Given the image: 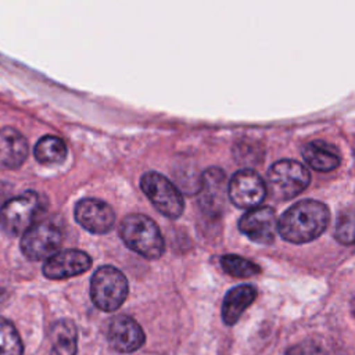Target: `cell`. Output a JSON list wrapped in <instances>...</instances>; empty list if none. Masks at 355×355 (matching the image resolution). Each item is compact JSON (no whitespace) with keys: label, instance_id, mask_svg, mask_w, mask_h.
Returning <instances> with one entry per match:
<instances>
[{"label":"cell","instance_id":"21","mask_svg":"<svg viewBox=\"0 0 355 355\" xmlns=\"http://www.w3.org/2000/svg\"><path fill=\"white\" fill-rule=\"evenodd\" d=\"M336 237L343 244H352L354 243V218L352 212L343 214L338 218L337 227H336Z\"/></svg>","mask_w":355,"mask_h":355},{"label":"cell","instance_id":"9","mask_svg":"<svg viewBox=\"0 0 355 355\" xmlns=\"http://www.w3.org/2000/svg\"><path fill=\"white\" fill-rule=\"evenodd\" d=\"M227 180L225 172L218 166H211L200 176L198 204L209 216H219L226 205Z\"/></svg>","mask_w":355,"mask_h":355},{"label":"cell","instance_id":"11","mask_svg":"<svg viewBox=\"0 0 355 355\" xmlns=\"http://www.w3.org/2000/svg\"><path fill=\"white\" fill-rule=\"evenodd\" d=\"M75 219L86 230L105 234L114 226L115 212L103 200L83 198L75 205Z\"/></svg>","mask_w":355,"mask_h":355},{"label":"cell","instance_id":"4","mask_svg":"<svg viewBox=\"0 0 355 355\" xmlns=\"http://www.w3.org/2000/svg\"><path fill=\"white\" fill-rule=\"evenodd\" d=\"M311 182L308 169L294 159H280L268 171V187L270 196L284 201L297 197Z\"/></svg>","mask_w":355,"mask_h":355},{"label":"cell","instance_id":"7","mask_svg":"<svg viewBox=\"0 0 355 355\" xmlns=\"http://www.w3.org/2000/svg\"><path fill=\"white\" fill-rule=\"evenodd\" d=\"M62 243V233L51 222L33 223L21 239V250L24 255L31 261L49 259Z\"/></svg>","mask_w":355,"mask_h":355},{"label":"cell","instance_id":"1","mask_svg":"<svg viewBox=\"0 0 355 355\" xmlns=\"http://www.w3.org/2000/svg\"><path fill=\"white\" fill-rule=\"evenodd\" d=\"M330 222L329 208L316 200L293 204L277 220V232L286 241L302 244L318 239Z\"/></svg>","mask_w":355,"mask_h":355},{"label":"cell","instance_id":"13","mask_svg":"<svg viewBox=\"0 0 355 355\" xmlns=\"http://www.w3.org/2000/svg\"><path fill=\"white\" fill-rule=\"evenodd\" d=\"M92 266V258L80 250L69 248L55 252L46 259L43 265V275L49 279L61 280L85 273Z\"/></svg>","mask_w":355,"mask_h":355},{"label":"cell","instance_id":"8","mask_svg":"<svg viewBox=\"0 0 355 355\" xmlns=\"http://www.w3.org/2000/svg\"><path fill=\"white\" fill-rule=\"evenodd\" d=\"M227 196L236 207L252 209L263 201L266 196V184L255 171L240 169L227 183Z\"/></svg>","mask_w":355,"mask_h":355},{"label":"cell","instance_id":"18","mask_svg":"<svg viewBox=\"0 0 355 355\" xmlns=\"http://www.w3.org/2000/svg\"><path fill=\"white\" fill-rule=\"evenodd\" d=\"M35 157L43 165H55L67 158V146L57 136H43L35 146Z\"/></svg>","mask_w":355,"mask_h":355},{"label":"cell","instance_id":"19","mask_svg":"<svg viewBox=\"0 0 355 355\" xmlns=\"http://www.w3.org/2000/svg\"><path fill=\"white\" fill-rule=\"evenodd\" d=\"M24 344L15 326L0 316V355H22Z\"/></svg>","mask_w":355,"mask_h":355},{"label":"cell","instance_id":"12","mask_svg":"<svg viewBox=\"0 0 355 355\" xmlns=\"http://www.w3.org/2000/svg\"><path fill=\"white\" fill-rule=\"evenodd\" d=\"M107 338L112 349L129 354L137 351L144 344L146 334L135 319L126 315H118L108 324Z\"/></svg>","mask_w":355,"mask_h":355},{"label":"cell","instance_id":"16","mask_svg":"<svg viewBox=\"0 0 355 355\" xmlns=\"http://www.w3.org/2000/svg\"><path fill=\"white\" fill-rule=\"evenodd\" d=\"M302 157L308 165L319 172H329L340 165L338 150L323 140H313L302 147Z\"/></svg>","mask_w":355,"mask_h":355},{"label":"cell","instance_id":"2","mask_svg":"<svg viewBox=\"0 0 355 355\" xmlns=\"http://www.w3.org/2000/svg\"><path fill=\"white\" fill-rule=\"evenodd\" d=\"M119 237L128 248L147 259L159 258L165 250L159 227L147 215H126L119 225Z\"/></svg>","mask_w":355,"mask_h":355},{"label":"cell","instance_id":"14","mask_svg":"<svg viewBox=\"0 0 355 355\" xmlns=\"http://www.w3.org/2000/svg\"><path fill=\"white\" fill-rule=\"evenodd\" d=\"M28 157V141L25 136L11 128H0V168L17 169Z\"/></svg>","mask_w":355,"mask_h":355},{"label":"cell","instance_id":"6","mask_svg":"<svg viewBox=\"0 0 355 355\" xmlns=\"http://www.w3.org/2000/svg\"><path fill=\"white\" fill-rule=\"evenodd\" d=\"M140 186L153 205L165 216L176 219L184 209V201L180 190L164 175L158 172H146L141 176Z\"/></svg>","mask_w":355,"mask_h":355},{"label":"cell","instance_id":"5","mask_svg":"<svg viewBox=\"0 0 355 355\" xmlns=\"http://www.w3.org/2000/svg\"><path fill=\"white\" fill-rule=\"evenodd\" d=\"M42 209V198L33 191H25L7 200L0 209V226L10 236L24 234L35 222Z\"/></svg>","mask_w":355,"mask_h":355},{"label":"cell","instance_id":"3","mask_svg":"<svg viewBox=\"0 0 355 355\" xmlns=\"http://www.w3.org/2000/svg\"><path fill=\"white\" fill-rule=\"evenodd\" d=\"M128 290L129 286L125 275L115 266H101L92 276V301L104 312L116 311L126 300Z\"/></svg>","mask_w":355,"mask_h":355},{"label":"cell","instance_id":"20","mask_svg":"<svg viewBox=\"0 0 355 355\" xmlns=\"http://www.w3.org/2000/svg\"><path fill=\"white\" fill-rule=\"evenodd\" d=\"M222 269L234 277H251L261 272L259 266L236 254H226L220 258Z\"/></svg>","mask_w":355,"mask_h":355},{"label":"cell","instance_id":"15","mask_svg":"<svg viewBox=\"0 0 355 355\" xmlns=\"http://www.w3.org/2000/svg\"><path fill=\"white\" fill-rule=\"evenodd\" d=\"M257 298V288L251 284H240L230 288L222 302V320L227 326L237 323L243 312L254 302Z\"/></svg>","mask_w":355,"mask_h":355},{"label":"cell","instance_id":"22","mask_svg":"<svg viewBox=\"0 0 355 355\" xmlns=\"http://www.w3.org/2000/svg\"><path fill=\"white\" fill-rule=\"evenodd\" d=\"M286 355H326L324 349L313 341H304L293 345L286 351Z\"/></svg>","mask_w":355,"mask_h":355},{"label":"cell","instance_id":"17","mask_svg":"<svg viewBox=\"0 0 355 355\" xmlns=\"http://www.w3.org/2000/svg\"><path fill=\"white\" fill-rule=\"evenodd\" d=\"M50 355H76L78 330L72 320L60 319L50 329Z\"/></svg>","mask_w":355,"mask_h":355},{"label":"cell","instance_id":"10","mask_svg":"<svg viewBox=\"0 0 355 355\" xmlns=\"http://www.w3.org/2000/svg\"><path fill=\"white\" fill-rule=\"evenodd\" d=\"M239 229L257 244H272L277 234V215L272 207H257L239 220Z\"/></svg>","mask_w":355,"mask_h":355}]
</instances>
